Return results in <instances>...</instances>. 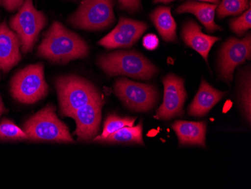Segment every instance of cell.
Returning a JSON list of instances; mask_svg holds the SVG:
<instances>
[{
	"instance_id": "cell-1",
	"label": "cell",
	"mask_w": 251,
	"mask_h": 189,
	"mask_svg": "<svg viewBox=\"0 0 251 189\" xmlns=\"http://www.w3.org/2000/svg\"><path fill=\"white\" fill-rule=\"evenodd\" d=\"M88 53L85 41L57 21L52 24L38 48L39 57L57 63L84 58Z\"/></svg>"
},
{
	"instance_id": "cell-2",
	"label": "cell",
	"mask_w": 251,
	"mask_h": 189,
	"mask_svg": "<svg viewBox=\"0 0 251 189\" xmlns=\"http://www.w3.org/2000/svg\"><path fill=\"white\" fill-rule=\"evenodd\" d=\"M97 64L108 76L123 75L142 80H149L159 72L157 67L142 54L136 52H116L99 57Z\"/></svg>"
},
{
	"instance_id": "cell-3",
	"label": "cell",
	"mask_w": 251,
	"mask_h": 189,
	"mask_svg": "<svg viewBox=\"0 0 251 189\" xmlns=\"http://www.w3.org/2000/svg\"><path fill=\"white\" fill-rule=\"evenodd\" d=\"M62 115L71 117L76 110L101 97L95 86L75 75L60 76L55 81Z\"/></svg>"
},
{
	"instance_id": "cell-4",
	"label": "cell",
	"mask_w": 251,
	"mask_h": 189,
	"mask_svg": "<svg viewBox=\"0 0 251 189\" xmlns=\"http://www.w3.org/2000/svg\"><path fill=\"white\" fill-rule=\"evenodd\" d=\"M24 131L32 140L74 142L69 128L56 116L52 105H48L31 117L24 125Z\"/></svg>"
},
{
	"instance_id": "cell-5",
	"label": "cell",
	"mask_w": 251,
	"mask_h": 189,
	"mask_svg": "<svg viewBox=\"0 0 251 189\" xmlns=\"http://www.w3.org/2000/svg\"><path fill=\"white\" fill-rule=\"evenodd\" d=\"M48 91L49 86L45 81L42 63L26 66L11 80V95L22 104H35L45 97Z\"/></svg>"
},
{
	"instance_id": "cell-6",
	"label": "cell",
	"mask_w": 251,
	"mask_h": 189,
	"mask_svg": "<svg viewBox=\"0 0 251 189\" xmlns=\"http://www.w3.org/2000/svg\"><path fill=\"white\" fill-rule=\"evenodd\" d=\"M45 14L34 7L32 0H25L18 14L10 20V27L21 42V51L28 53L33 49L39 32L46 25Z\"/></svg>"
},
{
	"instance_id": "cell-7",
	"label": "cell",
	"mask_w": 251,
	"mask_h": 189,
	"mask_svg": "<svg viewBox=\"0 0 251 189\" xmlns=\"http://www.w3.org/2000/svg\"><path fill=\"white\" fill-rule=\"evenodd\" d=\"M113 8V0H81L69 22L75 27L86 30L103 29L115 21Z\"/></svg>"
},
{
	"instance_id": "cell-8",
	"label": "cell",
	"mask_w": 251,
	"mask_h": 189,
	"mask_svg": "<svg viewBox=\"0 0 251 189\" xmlns=\"http://www.w3.org/2000/svg\"><path fill=\"white\" fill-rule=\"evenodd\" d=\"M115 94L128 108L136 112H148L157 103L159 95L153 86L120 79L115 82Z\"/></svg>"
},
{
	"instance_id": "cell-9",
	"label": "cell",
	"mask_w": 251,
	"mask_h": 189,
	"mask_svg": "<svg viewBox=\"0 0 251 189\" xmlns=\"http://www.w3.org/2000/svg\"><path fill=\"white\" fill-rule=\"evenodd\" d=\"M251 55V33L242 39L229 38L223 45L220 53L218 65L221 78L227 82L232 81L235 69L245 60H250Z\"/></svg>"
},
{
	"instance_id": "cell-10",
	"label": "cell",
	"mask_w": 251,
	"mask_h": 189,
	"mask_svg": "<svg viewBox=\"0 0 251 189\" xmlns=\"http://www.w3.org/2000/svg\"><path fill=\"white\" fill-rule=\"evenodd\" d=\"M164 84L163 103L156 112L155 118L170 120L184 114V102L187 92L184 87V80L174 74H169L162 80Z\"/></svg>"
},
{
	"instance_id": "cell-11",
	"label": "cell",
	"mask_w": 251,
	"mask_h": 189,
	"mask_svg": "<svg viewBox=\"0 0 251 189\" xmlns=\"http://www.w3.org/2000/svg\"><path fill=\"white\" fill-rule=\"evenodd\" d=\"M147 29L148 25L144 22L122 17L116 27L98 43L107 49L129 48L139 40Z\"/></svg>"
},
{
	"instance_id": "cell-12",
	"label": "cell",
	"mask_w": 251,
	"mask_h": 189,
	"mask_svg": "<svg viewBox=\"0 0 251 189\" xmlns=\"http://www.w3.org/2000/svg\"><path fill=\"white\" fill-rule=\"evenodd\" d=\"M102 106L103 101L100 97L79 108L72 115L71 118L76 122L75 135L79 139L89 140L97 136L101 124Z\"/></svg>"
},
{
	"instance_id": "cell-13",
	"label": "cell",
	"mask_w": 251,
	"mask_h": 189,
	"mask_svg": "<svg viewBox=\"0 0 251 189\" xmlns=\"http://www.w3.org/2000/svg\"><path fill=\"white\" fill-rule=\"evenodd\" d=\"M18 36L5 22L0 24V70L7 73L21 59Z\"/></svg>"
},
{
	"instance_id": "cell-14",
	"label": "cell",
	"mask_w": 251,
	"mask_h": 189,
	"mask_svg": "<svg viewBox=\"0 0 251 189\" xmlns=\"http://www.w3.org/2000/svg\"><path fill=\"white\" fill-rule=\"evenodd\" d=\"M181 37L187 46L198 52L206 62L211 48L220 40L219 37L203 33L201 27L193 21H188L184 25Z\"/></svg>"
},
{
	"instance_id": "cell-15",
	"label": "cell",
	"mask_w": 251,
	"mask_h": 189,
	"mask_svg": "<svg viewBox=\"0 0 251 189\" xmlns=\"http://www.w3.org/2000/svg\"><path fill=\"white\" fill-rule=\"evenodd\" d=\"M225 95V92L218 91L203 80L200 89L188 108L189 115L202 117L207 115L211 108Z\"/></svg>"
},
{
	"instance_id": "cell-16",
	"label": "cell",
	"mask_w": 251,
	"mask_h": 189,
	"mask_svg": "<svg viewBox=\"0 0 251 189\" xmlns=\"http://www.w3.org/2000/svg\"><path fill=\"white\" fill-rule=\"evenodd\" d=\"M173 128L181 146H205L206 123L204 121H176Z\"/></svg>"
},
{
	"instance_id": "cell-17",
	"label": "cell",
	"mask_w": 251,
	"mask_h": 189,
	"mask_svg": "<svg viewBox=\"0 0 251 189\" xmlns=\"http://www.w3.org/2000/svg\"><path fill=\"white\" fill-rule=\"evenodd\" d=\"M217 4L201 3L197 2H187L177 7V14L190 13L195 15L197 19L204 25L208 32L222 30V28L214 22Z\"/></svg>"
},
{
	"instance_id": "cell-18",
	"label": "cell",
	"mask_w": 251,
	"mask_h": 189,
	"mask_svg": "<svg viewBox=\"0 0 251 189\" xmlns=\"http://www.w3.org/2000/svg\"><path fill=\"white\" fill-rule=\"evenodd\" d=\"M150 18L165 41L172 42L177 41V25L171 13L170 7H158L151 12Z\"/></svg>"
},
{
	"instance_id": "cell-19",
	"label": "cell",
	"mask_w": 251,
	"mask_h": 189,
	"mask_svg": "<svg viewBox=\"0 0 251 189\" xmlns=\"http://www.w3.org/2000/svg\"><path fill=\"white\" fill-rule=\"evenodd\" d=\"M100 142L106 143H137L143 146L142 122L141 121L135 127H124Z\"/></svg>"
},
{
	"instance_id": "cell-20",
	"label": "cell",
	"mask_w": 251,
	"mask_h": 189,
	"mask_svg": "<svg viewBox=\"0 0 251 189\" xmlns=\"http://www.w3.org/2000/svg\"><path fill=\"white\" fill-rule=\"evenodd\" d=\"M135 121V118H128V117L121 118L115 114L108 115L104 123L102 134L100 136L94 138V142H100L101 139H105L113 133L116 132L124 127L133 126Z\"/></svg>"
},
{
	"instance_id": "cell-21",
	"label": "cell",
	"mask_w": 251,
	"mask_h": 189,
	"mask_svg": "<svg viewBox=\"0 0 251 189\" xmlns=\"http://www.w3.org/2000/svg\"><path fill=\"white\" fill-rule=\"evenodd\" d=\"M251 6L250 0H222L217 7V15L219 19H223L230 15H238L243 13Z\"/></svg>"
},
{
	"instance_id": "cell-22",
	"label": "cell",
	"mask_w": 251,
	"mask_h": 189,
	"mask_svg": "<svg viewBox=\"0 0 251 189\" xmlns=\"http://www.w3.org/2000/svg\"><path fill=\"white\" fill-rule=\"evenodd\" d=\"M241 84V101L243 107L244 113L250 122L251 115V80L250 73L246 72L244 73Z\"/></svg>"
},
{
	"instance_id": "cell-23",
	"label": "cell",
	"mask_w": 251,
	"mask_h": 189,
	"mask_svg": "<svg viewBox=\"0 0 251 189\" xmlns=\"http://www.w3.org/2000/svg\"><path fill=\"white\" fill-rule=\"evenodd\" d=\"M0 139H29L25 131L8 119H4L0 124Z\"/></svg>"
},
{
	"instance_id": "cell-24",
	"label": "cell",
	"mask_w": 251,
	"mask_h": 189,
	"mask_svg": "<svg viewBox=\"0 0 251 189\" xmlns=\"http://www.w3.org/2000/svg\"><path fill=\"white\" fill-rule=\"evenodd\" d=\"M251 6L245 11L240 17L234 18L230 21V27L232 30L238 36H242L251 27Z\"/></svg>"
},
{
	"instance_id": "cell-25",
	"label": "cell",
	"mask_w": 251,
	"mask_h": 189,
	"mask_svg": "<svg viewBox=\"0 0 251 189\" xmlns=\"http://www.w3.org/2000/svg\"><path fill=\"white\" fill-rule=\"evenodd\" d=\"M122 9L126 10L130 13L139 12L142 5L141 0H118Z\"/></svg>"
},
{
	"instance_id": "cell-26",
	"label": "cell",
	"mask_w": 251,
	"mask_h": 189,
	"mask_svg": "<svg viewBox=\"0 0 251 189\" xmlns=\"http://www.w3.org/2000/svg\"><path fill=\"white\" fill-rule=\"evenodd\" d=\"M142 43H143L144 47L147 50L153 51L157 49L158 46H159V39L156 35L150 33V34L146 35L143 38Z\"/></svg>"
},
{
	"instance_id": "cell-27",
	"label": "cell",
	"mask_w": 251,
	"mask_h": 189,
	"mask_svg": "<svg viewBox=\"0 0 251 189\" xmlns=\"http://www.w3.org/2000/svg\"><path fill=\"white\" fill-rule=\"evenodd\" d=\"M24 1L25 0H0V5L9 12H14L21 8Z\"/></svg>"
},
{
	"instance_id": "cell-28",
	"label": "cell",
	"mask_w": 251,
	"mask_h": 189,
	"mask_svg": "<svg viewBox=\"0 0 251 189\" xmlns=\"http://www.w3.org/2000/svg\"><path fill=\"white\" fill-rule=\"evenodd\" d=\"M173 1H175V0H153V3L167 4L173 2Z\"/></svg>"
},
{
	"instance_id": "cell-29",
	"label": "cell",
	"mask_w": 251,
	"mask_h": 189,
	"mask_svg": "<svg viewBox=\"0 0 251 189\" xmlns=\"http://www.w3.org/2000/svg\"><path fill=\"white\" fill-rule=\"evenodd\" d=\"M5 111V107H4L3 103L2 101V98H1V96H0V116L2 115V114Z\"/></svg>"
},
{
	"instance_id": "cell-30",
	"label": "cell",
	"mask_w": 251,
	"mask_h": 189,
	"mask_svg": "<svg viewBox=\"0 0 251 189\" xmlns=\"http://www.w3.org/2000/svg\"><path fill=\"white\" fill-rule=\"evenodd\" d=\"M197 1H202V2H210V3L218 4L220 3V0H197Z\"/></svg>"
}]
</instances>
